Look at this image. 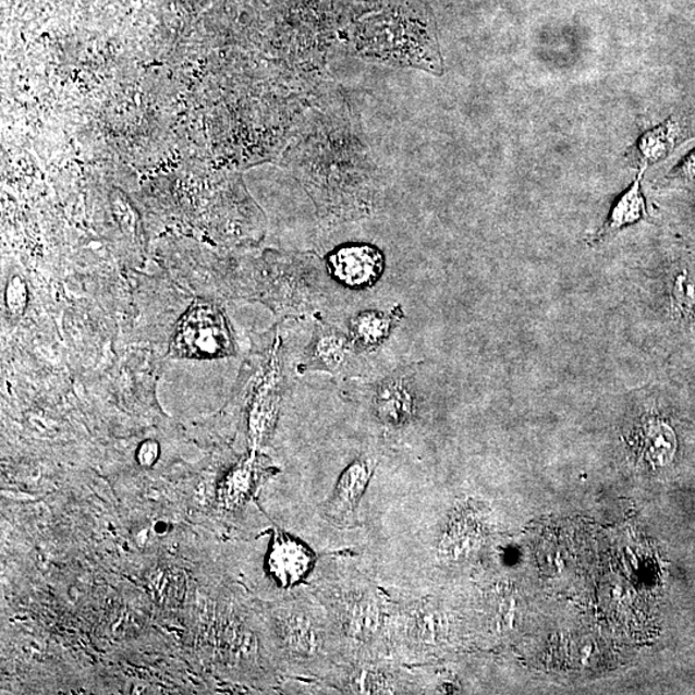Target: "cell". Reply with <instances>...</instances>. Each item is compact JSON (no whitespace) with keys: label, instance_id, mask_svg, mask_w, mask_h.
Here are the masks:
<instances>
[{"label":"cell","instance_id":"7c38bea8","mask_svg":"<svg viewBox=\"0 0 695 695\" xmlns=\"http://www.w3.org/2000/svg\"><path fill=\"white\" fill-rule=\"evenodd\" d=\"M675 137L676 126L671 120L645 133L634 147L635 161L637 164L644 162L647 166L650 162L661 160L671 151L673 144H675Z\"/></svg>","mask_w":695,"mask_h":695},{"label":"cell","instance_id":"8fae6325","mask_svg":"<svg viewBox=\"0 0 695 695\" xmlns=\"http://www.w3.org/2000/svg\"><path fill=\"white\" fill-rule=\"evenodd\" d=\"M635 450L648 464L654 466L668 465L676 450V438L668 424L649 418L635 437Z\"/></svg>","mask_w":695,"mask_h":695},{"label":"cell","instance_id":"8992f818","mask_svg":"<svg viewBox=\"0 0 695 695\" xmlns=\"http://www.w3.org/2000/svg\"><path fill=\"white\" fill-rule=\"evenodd\" d=\"M376 465L378 460L370 455H362L346 467L340 475L331 498L325 503L326 520L339 527H350L356 523L361 499L370 484Z\"/></svg>","mask_w":695,"mask_h":695},{"label":"cell","instance_id":"7a4b0ae2","mask_svg":"<svg viewBox=\"0 0 695 695\" xmlns=\"http://www.w3.org/2000/svg\"><path fill=\"white\" fill-rule=\"evenodd\" d=\"M361 59L386 65L443 74V59L431 27L406 11H389L368 20L353 37Z\"/></svg>","mask_w":695,"mask_h":695},{"label":"cell","instance_id":"52a82bcc","mask_svg":"<svg viewBox=\"0 0 695 695\" xmlns=\"http://www.w3.org/2000/svg\"><path fill=\"white\" fill-rule=\"evenodd\" d=\"M332 278L352 289L374 286L385 273L386 258L378 247L348 244L332 251L328 257Z\"/></svg>","mask_w":695,"mask_h":695},{"label":"cell","instance_id":"3957f363","mask_svg":"<svg viewBox=\"0 0 695 695\" xmlns=\"http://www.w3.org/2000/svg\"><path fill=\"white\" fill-rule=\"evenodd\" d=\"M346 694H415L414 672L392 657L343 666L330 684Z\"/></svg>","mask_w":695,"mask_h":695},{"label":"cell","instance_id":"5b68a950","mask_svg":"<svg viewBox=\"0 0 695 695\" xmlns=\"http://www.w3.org/2000/svg\"><path fill=\"white\" fill-rule=\"evenodd\" d=\"M371 406L381 427L389 432L407 430L418 417V395L413 376L395 373L373 389Z\"/></svg>","mask_w":695,"mask_h":695},{"label":"cell","instance_id":"ba28073f","mask_svg":"<svg viewBox=\"0 0 695 695\" xmlns=\"http://www.w3.org/2000/svg\"><path fill=\"white\" fill-rule=\"evenodd\" d=\"M357 352L350 334L336 326L318 322L301 368L302 371L346 374Z\"/></svg>","mask_w":695,"mask_h":695},{"label":"cell","instance_id":"5bb4252c","mask_svg":"<svg viewBox=\"0 0 695 695\" xmlns=\"http://www.w3.org/2000/svg\"><path fill=\"white\" fill-rule=\"evenodd\" d=\"M672 175L679 176V179L693 180L695 179V151L687 155L682 164L673 170Z\"/></svg>","mask_w":695,"mask_h":695},{"label":"cell","instance_id":"6da1fadb","mask_svg":"<svg viewBox=\"0 0 695 695\" xmlns=\"http://www.w3.org/2000/svg\"><path fill=\"white\" fill-rule=\"evenodd\" d=\"M334 627L345 664L390 657L389 622L393 600L358 571L334 569L315 583Z\"/></svg>","mask_w":695,"mask_h":695},{"label":"cell","instance_id":"277c9868","mask_svg":"<svg viewBox=\"0 0 695 695\" xmlns=\"http://www.w3.org/2000/svg\"><path fill=\"white\" fill-rule=\"evenodd\" d=\"M229 326L221 312L196 306L183 317L176 330L174 351L183 357L217 358L232 353Z\"/></svg>","mask_w":695,"mask_h":695},{"label":"cell","instance_id":"30bf717a","mask_svg":"<svg viewBox=\"0 0 695 695\" xmlns=\"http://www.w3.org/2000/svg\"><path fill=\"white\" fill-rule=\"evenodd\" d=\"M636 175L633 184L625 191L613 205L611 212L601 229L595 233L593 243H599L612 233L625 229V227L635 224L648 216L647 202L642 191V175Z\"/></svg>","mask_w":695,"mask_h":695},{"label":"cell","instance_id":"9c48e42d","mask_svg":"<svg viewBox=\"0 0 695 695\" xmlns=\"http://www.w3.org/2000/svg\"><path fill=\"white\" fill-rule=\"evenodd\" d=\"M401 308L390 312L364 310L351 320L350 336L358 352L376 350L402 320Z\"/></svg>","mask_w":695,"mask_h":695},{"label":"cell","instance_id":"4fadbf2b","mask_svg":"<svg viewBox=\"0 0 695 695\" xmlns=\"http://www.w3.org/2000/svg\"><path fill=\"white\" fill-rule=\"evenodd\" d=\"M671 312L678 320L695 322V280L686 271L675 276L671 285Z\"/></svg>","mask_w":695,"mask_h":695}]
</instances>
